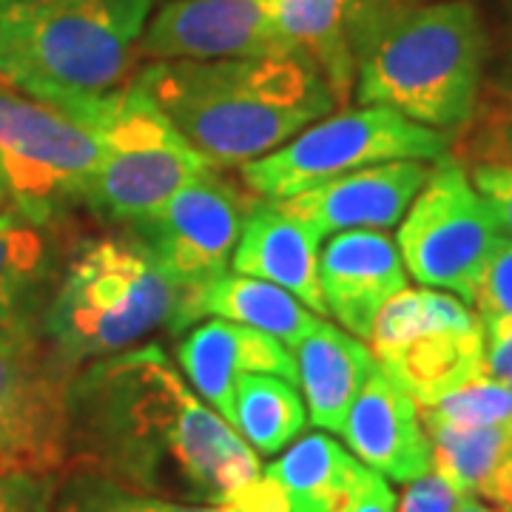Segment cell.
Segmentation results:
<instances>
[{
	"mask_svg": "<svg viewBox=\"0 0 512 512\" xmlns=\"http://www.w3.org/2000/svg\"><path fill=\"white\" fill-rule=\"evenodd\" d=\"M143 493L237 507L262 467L251 444L202 402L160 345L80 367L69 384V447Z\"/></svg>",
	"mask_w": 512,
	"mask_h": 512,
	"instance_id": "obj_1",
	"label": "cell"
},
{
	"mask_svg": "<svg viewBox=\"0 0 512 512\" xmlns=\"http://www.w3.org/2000/svg\"><path fill=\"white\" fill-rule=\"evenodd\" d=\"M353 92L421 126H467L487 89L493 35L476 0H348Z\"/></svg>",
	"mask_w": 512,
	"mask_h": 512,
	"instance_id": "obj_2",
	"label": "cell"
},
{
	"mask_svg": "<svg viewBox=\"0 0 512 512\" xmlns=\"http://www.w3.org/2000/svg\"><path fill=\"white\" fill-rule=\"evenodd\" d=\"M131 83L217 168L259 160L339 109L302 55L151 60Z\"/></svg>",
	"mask_w": 512,
	"mask_h": 512,
	"instance_id": "obj_3",
	"label": "cell"
},
{
	"mask_svg": "<svg viewBox=\"0 0 512 512\" xmlns=\"http://www.w3.org/2000/svg\"><path fill=\"white\" fill-rule=\"evenodd\" d=\"M185 293L134 234L83 242L43 302L40 325L69 373L183 330Z\"/></svg>",
	"mask_w": 512,
	"mask_h": 512,
	"instance_id": "obj_4",
	"label": "cell"
},
{
	"mask_svg": "<svg viewBox=\"0 0 512 512\" xmlns=\"http://www.w3.org/2000/svg\"><path fill=\"white\" fill-rule=\"evenodd\" d=\"M157 0H0V83L43 103L123 86Z\"/></svg>",
	"mask_w": 512,
	"mask_h": 512,
	"instance_id": "obj_5",
	"label": "cell"
},
{
	"mask_svg": "<svg viewBox=\"0 0 512 512\" xmlns=\"http://www.w3.org/2000/svg\"><path fill=\"white\" fill-rule=\"evenodd\" d=\"M52 106L89 128L103 146L89 208L106 220L131 225L217 168L134 83L92 97H66Z\"/></svg>",
	"mask_w": 512,
	"mask_h": 512,
	"instance_id": "obj_6",
	"label": "cell"
},
{
	"mask_svg": "<svg viewBox=\"0 0 512 512\" xmlns=\"http://www.w3.org/2000/svg\"><path fill=\"white\" fill-rule=\"evenodd\" d=\"M447 154L450 137L439 128L384 106H362L328 114L285 146L245 163L242 180L262 200H285L359 168L393 160L441 163Z\"/></svg>",
	"mask_w": 512,
	"mask_h": 512,
	"instance_id": "obj_7",
	"label": "cell"
},
{
	"mask_svg": "<svg viewBox=\"0 0 512 512\" xmlns=\"http://www.w3.org/2000/svg\"><path fill=\"white\" fill-rule=\"evenodd\" d=\"M103 146L86 126L32 94L0 83V171L9 205L55 228L92 197Z\"/></svg>",
	"mask_w": 512,
	"mask_h": 512,
	"instance_id": "obj_8",
	"label": "cell"
},
{
	"mask_svg": "<svg viewBox=\"0 0 512 512\" xmlns=\"http://www.w3.org/2000/svg\"><path fill=\"white\" fill-rule=\"evenodd\" d=\"M504 231L470 171L444 157L433 165L399 225V254L421 288H436L473 305L484 265Z\"/></svg>",
	"mask_w": 512,
	"mask_h": 512,
	"instance_id": "obj_9",
	"label": "cell"
},
{
	"mask_svg": "<svg viewBox=\"0 0 512 512\" xmlns=\"http://www.w3.org/2000/svg\"><path fill=\"white\" fill-rule=\"evenodd\" d=\"M40 311L0 319V461L55 476L69 453L74 373L55 356Z\"/></svg>",
	"mask_w": 512,
	"mask_h": 512,
	"instance_id": "obj_10",
	"label": "cell"
},
{
	"mask_svg": "<svg viewBox=\"0 0 512 512\" xmlns=\"http://www.w3.org/2000/svg\"><path fill=\"white\" fill-rule=\"evenodd\" d=\"M248 208L237 185L214 168L128 228L168 276L197 288L231 268Z\"/></svg>",
	"mask_w": 512,
	"mask_h": 512,
	"instance_id": "obj_11",
	"label": "cell"
},
{
	"mask_svg": "<svg viewBox=\"0 0 512 512\" xmlns=\"http://www.w3.org/2000/svg\"><path fill=\"white\" fill-rule=\"evenodd\" d=\"M271 55H296L279 29V0H165L137 46L146 60Z\"/></svg>",
	"mask_w": 512,
	"mask_h": 512,
	"instance_id": "obj_12",
	"label": "cell"
},
{
	"mask_svg": "<svg viewBox=\"0 0 512 512\" xmlns=\"http://www.w3.org/2000/svg\"><path fill=\"white\" fill-rule=\"evenodd\" d=\"M433 165L421 160L370 165L276 202L293 217L308 222L319 237L356 228L384 231L404 220Z\"/></svg>",
	"mask_w": 512,
	"mask_h": 512,
	"instance_id": "obj_13",
	"label": "cell"
},
{
	"mask_svg": "<svg viewBox=\"0 0 512 512\" xmlns=\"http://www.w3.org/2000/svg\"><path fill=\"white\" fill-rule=\"evenodd\" d=\"M319 288L330 316L367 342L384 305L407 288L399 245L373 228L333 234L319 251Z\"/></svg>",
	"mask_w": 512,
	"mask_h": 512,
	"instance_id": "obj_14",
	"label": "cell"
},
{
	"mask_svg": "<svg viewBox=\"0 0 512 512\" xmlns=\"http://www.w3.org/2000/svg\"><path fill=\"white\" fill-rule=\"evenodd\" d=\"M342 436L353 456L387 481L410 484L433 470V444L419 404L382 365L359 390Z\"/></svg>",
	"mask_w": 512,
	"mask_h": 512,
	"instance_id": "obj_15",
	"label": "cell"
},
{
	"mask_svg": "<svg viewBox=\"0 0 512 512\" xmlns=\"http://www.w3.org/2000/svg\"><path fill=\"white\" fill-rule=\"evenodd\" d=\"M177 362L197 396L211 404L228 424L234 421V393L242 376L265 373L299 384L296 359L288 345H282L271 333L217 316L185 333L177 345Z\"/></svg>",
	"mask_w": 512,
	"mask_h": 512,
	"instance_id": "obj_16",
	"label": "cell"
},
{
	"mask_svg": "<svg viewBox=\"0 0 512 512\" xmlns=\"http://www.w3.org/2000/svg\"><path fill=\"white\" fill-rule=\"evenodd\" d=\"M322 237L276 200H251L231 271L291 291L313 313H328L319 288Z\"/></svg>",
	"mask_w": 512,
	"mask_h": 512,
	"instance_id": "obj_17",
	"label": "cell"
},
{
	"mask_svg": "<svg viewBox=\"0 0 512 512\" xmlns=\"http://www.w3.org/2000/svg\"><path fill=\"white\" fill-rule=\"evenodd\" d=\"M205 316H217L245 328L271 333L291 350L322 322V316L313 313L305 302H299L291 291L237 271H225L197 288H188L183 305V330Z\"/></svg>",
	"mask_w": 512,
	"mask_h": 512,
	"instance_id": "obj_18",
	"label": "cell"
},
{
	"mask_svg": "<svg viewBox=\"0 0 512 512\" xmlns=\"http://www.w3.org/2000/svg\"><path fill=\"white\" fill-rule=\"evenodd\" d=\"M291 353L311 421L322 430L342 433L348 410L365 387L367 376L379 365L373 350L348 330H339L322 319Z\"/></svg>",
	"mask_w": 512,
	"mask_h": 512,
	"instance_id": "obj_19",
	"label": "cell"
},
{
	"mask_svg": "<svg viewBox=\"0 0 512 512\" xmlns=\"http://www.w3.org/2000/svg\"><path fill=\"white\" fill-rule=\"evenodd\" d=\"M362 473L365 464L325 433L299 439L262 470L285 512H330L356 487Z\"/></svg>",
	"mask_w": 512,
	"mask_h": 512,
	"instance_id": "obj_20",
	"label": "cell"
},
{
	"mask_svg": "<svg viewBox=\"0 0 512 512\" xmlns=\"http://www.w3.org/2000/svg\"><path fill=\"white\" fill-rule=\"evenodd\" d=\"M484 328L433 333L376 359L402 384L419 407L436 404L441 396L484 376Z\"/></svg>",
	"mask_w": 512,
	"mask_h": 512,
	"instance_id": "obj_21",
	"label": "cell"
},
{
	"mask_svg": "<svg viewBox=\"0 0 512 512\" xmlns=\"http://www.w3.org/2000/svg\"><path fill=\"white\" fill-rule=\"evenodd\" d=\"M279 29L296 55L319 66L339 106H345L356 83L348 46V0H279Z\"/></svg>",
	"mask_w": 512,
	"mask_h": 512,
	"instance_id": "obj_22",
	"label": "cell"
},
{
	"mask_svg": "<svg viewBox=\"0 0 512 512\" xmlns=\"http://www.w3.org/2000/svg\"><path fill=\"white\" fill-rule=\"evenodd\" d=\"M52 231L9 202L0 211V319L43 308L55 262Z\"/></svg>",
	"mask_w": 512,
	"mask_h": 512,
	"instance_id": "obj_23",
	"label": "cell"
},
{
	"mask_svg": "<svg viewBox=\"0 0 512 512\" xmlns=\"http://www.w3.org/2000/svg\"><path fill=\"white\" fill-rule=\"evenodd\" d=\"M234 430L254 453L274 456L285 450L308 424V410L296 384L279 376H242L234 393Z\"/></svg>",
	"mask_w": 512,
	"mask_h": 512,
	"instance_id": "obj_24",
	"label": "cell"
},
{
	"mask_svg": "<svg viewBox=\"0 0 512 512\" xmlns=\"http://www.w3.org/2000/svg\"><path fill=\"white\" fill-rule=\"evenodd\" d=\"M478 316L458 296L436 288H404L376 316L367 348L376 359L433 333L478 328Z\"/></svg>",
	"mask_w": 512,
	"mask_h": 512,
	"instance_id": "obj_25",
	"label": "cell"
},
{
	"mask_svg": "<svg viewBox=\"0 0 512 512\" xmlns=\"http://www.w3.org/2000/svg\"><path fill=\"white\" fill-rule=\"evenodd\" d=\"M424 430L433 444V470L461 495L481 493L512 444V421L487 427L430 424Z\"/></svg>",
	"mask_w": 512,
	"mask_h": 512,
	"instance_id": "obj_26",
	"label": "cell"
},
{
	"mask_svg": "<svg viewBox=\"0 0 512 512\" xmlns=\"http://www.w3.org/2000/svg\"><path fill=\"white\" fill-rule=\"evenodd\" d=\"M55 512H242L237 507L222 504H194V501H174L163 495L137 493L109 476L74 478L57 501Z\"/></svg>",
	"mask_w": 512,
	"mask_h": 512,
	"instance_id": "obj_27",
	"label": "cell"
},
{
	"mask_svg": "<svg viewBox=\"0 0 512 512\" xmlns=\"http://www.w3.org/2000/svg\"><path fill=\"white\" fill-rule=\"evenodd\" d=\"M424 427L453 424V427H487L512 421V384L481 376L453 393L441 396L430 407H419Z\"/></svg>",
	"mask_w": 512,
	"mask_h": 512,
	"instance_id": "obj_28",
	"label": "cell"
},
{
	"mask_svg": "<svg viewBox=\"0 0 512 512\" xmlns=\"http://www.w3.org/2000/svg\"><path fill=\"white\" fill-rule=\"evenodd\" d=\"M473 308L484 336L512 325V237L507 234L484 265Z\"/></svg>",
	"mask_w": 512,
	"mask_h": 512,
	"instance_id": "obj_29",
	"label": "cell"
},
{
	"mask_svg": "<svg viewBox=\"0 0 512 512\" xmlns=\"http://www.w3.org/2000/svg\"><path fill=\"white\" fill-rule=\"evenodd\" d=\"M55 476L0 461V512H55Z\"/></svg>",
	"mask_w": 512,
	"mask_h": 512,
	"instance_id": "obj_30",
	"label": "cell"
},
{
	"mask_svg": "<svg viewBox=\"0 0 512 512\" xmlns=\"http://www.w3.org/2000/svg\"><path fill=\"white\" fill-rule=\"evenodd\" d=\"M487 92L512 111V0L501 3V23L498 37L493 40L490 52V69H487Z\"/></svg>",
	"mask_w": 512,
	"mask_h": 512,
	"instance_id": "obj_31",
	"label": "cell"
},
{
	"mask_svg": "<svg viewBox=\"0 0 512 512\" xmlns=\"http://www.w3.org/2000/svg\"><path fill=\"white\" fill-rule=\"evenodd\" d=\"M470 180L490 202L501 231L512 237V163H478L470 171Z\"/></svg>",
	"mask_w": 512,
	"mask_h": 512,
	"instance_id": "obj_32",
	"label": "cell"
},
{
	"mask_svg": "<svg viewBox=\"0 0 512 512\" xmlns=\"http://www.w3.org/2000/svg\"><path fill=\"white\" fill-rule=\"evenodd\" d=\"M461 498L464 495L450 481H444L436 470H430L407 484L399 501V512H456Z\"/></svg>",
	"mask_w": 512,
	"mask_h": 512,
	"instance_id": "obj_33",
	"label": "cell"
},
{
	"mask_svg": "<svg viewBox=\"0 0 512 512\" xmlns=\"http://www.w3.org/2000/svg\"><path fill=\"white\" fill-rule=\"evenodd\" d=\"M330 512H399V501H396L390 481L382 473L365 467L356 487Z\"/></svg>",
	"mask_w": 512,
	"mask_h": 512,
	"instance_id": "obj_34",
	"label": "cell"
},
{
	"mask_svg": "<svg viewBox=\"0 0 512 512\" xmlns=\"http://www.w3.org/2000/svg\"><path fill=\"white\" fill-rule=\"evenodd\" d=\"M484 376L512 384V325L484 336Z\"/></svg>",
	"mask_w": 512,
	"mask_h": 512,
	"instance_id": "obj_35",
	"label": "cell"
},
{
	"mask_svg": "<svg viewBox=\"0 0 512 512\" xmlns=\"http://www.w3.org/2000/svg\"><path fill=\"white\" fill-rule=\"evenodd\" d=\"M478 495H484V498H487L493 507H498V510L512 512V444Z\"/></svg>",
	"mask_w": 512,
	"mask_h": 512,
	"instance_id": "obj_36",
	"label": "cell"
},
{
	"mask_svg": "<svg viewBox=\"0 0 512 512\" xmlns=\"http://www.w3.org/2000/svg\"><path fill=\"white\" fill-rule=\"evenodd\" d=\"M456 512H504L498 510V507H490V504H484L478 495H464L461 501H458Z\"/></svg>",
	"mask_w": 512,
	"mask_h": 512,
	"instance_id": "obj_37",
	"label": "cell"
},
{
	"mask_svg": "<svg viewBox=\"0 0 512 512\" xmlns=\"http://www.w3.org/2000/svg\"><path fill=\"white\" fill-rule=\"evenodd\" d=\"M6 202H9V188H6V180H3V171H0V211L6 208Z\"/></svg>",
	"mask_w": 512,
	"mask_h": 512,
	"instance_id": "obj_38",
	"label": "cell"
},
{
	"mask_svg": "<svg viewBox=\"0 0 512 512\" xmlns=\"http://www.w3.org/2000/svg\"><path fill=\"white\" fill-rule=\"evenodd\" d=\"M504 146H507V154H510V163H512V120L504 128Z\"/></svg>",
	"mask_w": 512,
	"mask_h": 512,
	"instance_id": "obj_39",
	"label": "cell"
}]
</instances>
